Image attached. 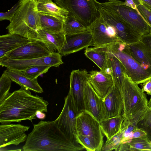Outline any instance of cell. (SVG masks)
Returning <instances> with one entry per match:
<instances>
[{
  "label": "cell",
  "instance_id": "42",
  "mask_svg": "<svg viewBox=\"0 0 151 151\" xmlns=\"http://www.w3.org/2000/svg\"><path fill=\"white\" fill-rule=\"evenodd\" d=\"M36 116L39 119H43L45 118L46 115L43 112L38 111L37 112Z\"/></svg>",
  "mask_w": 151,
  "mask_h": 151
},
{
  "label": "cell",
  "instance_id": "36",
  "mask_svg": "<svg viewBox=\"0 0 151 151\" xmlns=\"http://www.w3.org/2000/svg\"><path fill=\"white\" fill-rule=\"evenodd\" d=\"M137 127L142 129L151 141V109L148 108L143 117L139 122Z\"/></svg>",
  "mask_w": 151,
  "mask_h": 151
},
{
  "label": "cell",
  "instance_id": "35",
  "mask_svg": "<svg viewBox=\"0 0 151 151\" xmlns=\"http://www.w3.org/2000/svg\"><path fill=\"white\" fill-rule=\"evenodd\" d=\"M76 139L78 143L86 150L100 151L96 142L91 138L81 135L77 134Z\"/></svg>",
  "mask_w": 151,
  "mask_h": 151
},
{
  "label": "cell",
  "instance_id": "45",
  "mask_svg": "<svg viewBox=\"0 0 151 151\" xmlns=\"http://www.w3.org/2000/svg\"><path fill=\"white\" fill-rule=\"evenodd\" d=\"M109 1H116V0H108Z\"/></svg>",
  "mask_w": 151,
  "mask_h": 151
},
{
  "label": "cell",
  "instance_id": "17",
  "mask_svg": "<svg viewBox=\"0 0 151 151\" xmlns=\"http://www.w3.org/2000/svg\"><path fill=\"white\" fill-rule=\"evenodd\" d=\"M92 35L88 30L81 33L65 35L64 44L58 52L62 56H65L92 46Z\"/></svg>",
  "mask_w": 151,
  "mask_h": 151
},
{
  "label": "cell",
  "instance_id": "2",
  "mask_svg": "<svg viewBox=\"0 0 151 151\" xmlns=\"http://www.w3.org/2000/svg\"><path fill=\"white\" fill-rule=\"evenodd\" d=\"M22 149L24 151H77L85 149L71 142L58 128L55 120L40 121L34 124Z\"/></svg>",
  "mask_w": 151,
  "mask_h": 151
},
{
  "label": "cell",
  "instance_id": "39",
  "mask_svg": "<svg viewBox=\"0 0 151 151\" xmlns=\"http://www.w3.org/2000/svg\"><path fill=\"white\" fill-rule=\"evenodd\" d=\"M140 84L142 91L151 96V78Z\"/></svg>",
  "mask_w": 151,
  "mask_h": 151
},
{
  "label": "cell",
  "instance_id": "31",
  "mask_svg": "<svg viewBox=\"0 0 151 151\" xmlns=\"http://www.w3.org/2000/svg\"><path fill=\"white\" fill-rule=\"evenodd\" d=\"M50 67V66L47 65H38L29 67L22 70H15L23 75L34 80L37 78L40 75L46 73Z\"/></svg>",
  "mask_w": 151,
  "mask_h": 151
},
{
  "label": "cell",
  "instance_id": "44",
  "mask_svg": "<svg viewBox=\"0 0 151 151\" xmlns=\"http://www.w3.org/2000/svg\"><path fill=\"white\" fill-rule=\"evenodd\" d=\"M147 106L148 107L151 109V97L150 99L148 101L147 104Z\"/></svg>",
  "mask_w": 151,
  "mask_h": 151
},
{
  "label": "cell",
  "instance_id": "41",
  "mask_svg": "<svg viewBox=\"0 0 151 151\" xmlns=\"http://www.w3.org/2000/svg\"><path fill=\"white\" fill-rule=\"evenodd\" d=\"M122 4L139 12L137 8V5L133 0H125V1L123 2Z\"/></svg>",
  "mask_w": 151,
  "mask_h": 151
},
{
  "label": "cell",
  "instance_id": "10",
  "mask_svg": "<svg viewBox=\"0 0 151 151\" xmlns=\"http://www.w3.org/2000/svg\"><path fill=\"white\" fill-rule=\"evenodd\" d=\"M92 37V46H100L122 42L117 37L114 28L100 14L87 27Z\"/></svg>",
  "mask_w": 151,
  "mask_h": 151
},
{
  "label": "cell",
  "instance_id": "38",
  "mask_svg": "<svg viewBox=\"0 0 151 151\" xmlns=\"http://www.w3.org/2000/svg\"><path fill=\"white\" fill-rule=\"evenodd\" d=\"M146 135V133L143 129L137 127L131 133L126 140L123 142L131 139L141 137Z\"/></svg>",
  "mask_w": 151,
  "mask_h": 151
},
{
  "label": "cell",
  "instance_id": "6",
  "mask_svg": "<svg viewBox=\"0 0 151 151\" xmlns=\"http://www.w3.org/2000/svg\"><path fill=\"white\" fill-rule=\"evenodd\" d=\"M125 44L118 42L107 45L108 52L119 59L133 82L138 85L142 83L151 78V70L144 68L132 57Z\"/></svg>",
  "mask_w": 151,
  "mask_h": 151
},
{
  "label": "cell",
  "instance_id": "8",
  "mask_svg": "<svg viewBox=\"0 0 151 151\" xmlns=\"http://www.w3.org/2000/svg\"><path fill=\"white\" fill-rule=\"evenodd\" d=\"M78 115L72 96L69 92L65 99L63 109L55 121L59 129L70 141L76 144H79L76 139V118Z\"/></svg>",
  "mask_w": 151,
  "mask_h": 151
},
{
  "label": "cell",
  "instance_id": "15",
  "mask_svg": "<svg viewBox=\"0 0 151 151\" xmlns=\"http://www.w3.org/2000/svg\"><path fill=\"white\" fill-rule=\"evenodd\" d=\"M30 127L20 124L0 125V148L11 145L17 146L27 140L25 133Z\"/></svg>",
  "mask_w": 151,
  "mask_h": 151
},
{
  "label": "cell",
  "instance_id": "5",
  "mask_svg": "<svg viewBox=\"0 0 151 151\" xmlns=\"http://www.w3.org/2000/svg\"><path fill=\"white\" fill-rule=\"evenodd\" d=\"M58 6L67 10L69 15L88 27L100 15L101 3L96 0H55Z\"/></svg>",
  "mask_w": 151,
  "mask_h": 151
},
{
  "label": "cell",
  "instance_id": "7",
  "mask_svg": "<svg viewBox=\"0 0 151 151\" xmlns=\"http://www.w3.org/2000/svg\"><path fill=\"white\" fill-rule=\"evenodd\" d=\"M119 0L101 3L102 7L126 22L142 35L150 34V27L139 12Z\"/></svg>",
  "mask_w": 151,
  "mask_h": 151
},
{
  "label": "cell",
  "instance_id": "21",
  "mask_svg": "<svg viewBox=\"0 0 151 151\" xmlns=\"http://www.w3.org/2000/svg\"><path fill=\"white\" fill-rule=\"evenodd\" d=\"M65 35L64 32L51 33L42 29L37 32L34 40L42 42L51 53L58 52L62 48L65 41Z\"/></svg>",
  "mask_w": 151,
  "mask_h": 151
},
{
  "label": "cell",
  "instance_id": "14",
  "mask_svg": "<svg viewBox=\"0 0 151 151\" xmlns=\"http://www.w3.org/2000/svg\"><path fill=\"white\" fill-rule=\"evenodd\" d=\"M52 53L42 42L32 40L6 54L0 58V60L30 59L48 56Z\"/></svg>",
  "mask_w": 151,
  "mask_h": 151
},
{
  "label": "cell",
  "instance_id": "11",
  "mask_svg": "<svg viewBox=\"0 0 151 151\" xmlns=\"http://www.w3.org/2000/svg\"><path fill=\"white\" fill-rule=\"evenodd\" d=\"M77 134L87 137L94 140L101 151L104 145V136L100 123L91 114L84 110L76 118Z\"/></svg>",
  "mask_w": 151,
  "mask_h": 151
},
{
  "label": "cell",
  "instance_id": "18",
  "mask_svg": "<svg viewBox=\"0 0 151 151\" xmlns=\"http://www.w3.org/2000/svg\"><path fill=\"white\" fill-rule=\"evenodd\" d=\"M106 119L122 115L123 102L120 89L114 84L104 98Z\"/></svg>",
  "mask_w": 151,
  "mask_h": 151
},
{
  "label": "cell",
  "instance_id": "29",
  "mask_svg": "<svg viewBox=\"0 0 151 151\" xmlns=\"http://www.w3.org/2000/svg\"><path fill=\"white\" fill-rule=\"evenodd\" d=\"M40 29L51 33L63 32L64 22L55 17L39 13Z\"/></svg>",
  "mask_w": 151,
  "mask_h": 151
},
{
  "label": "cell",
  "instance_id": "32",
  "mask_svg": "<svg viewBox=\"0 0 151 151\" xmlns=\"http://www.w3.org/2000/svg\"><path fill=\"white\" fill-rule=\"evenodd\" d=\"M12 81L9 76L4 72L0 78V104L9 94Z\"/></svg>",
  "mask_w": 151,
  "mask_h": 151
},
{
  "label": "cell",
  "instance_id": "22",
  "mask_svg": "<svg viewBox=\"0 0 151 151\" xmlns=\"http://www.w3.org/2000/svg\"><path fill=\"white\" fill-rule=\"evenodd\" d=\"M31 40L19 35L8 33L0 36V58Z\"/></svg>",
  "mask_w": 151,
  "mask_h": 151
},
{
  "label": "cell",
  "instance_id": "3",
  "mask_svg": "<svg viewBox=\"0 0 151 151\" xmlns=\"http://www.w3.org/2000/svg\"><path fill=\"white\" fill-rule=\"evenodd\" d=\"M123 102L122 126L138 124L148 109V101L145 93L125 73L121 90Z\"/></svg>",
  "mask_w": 151,
  "mask_h": 151
},
{
  "label": "cell",
  "instance_id": "9",
  "mask_svg": "<svg viewBox=\"0 0 151 151\" xmlns=\"http://www.w3.org/2000/svg\"><path fill=\"white\" fill-rule=\"evenodd\" d=\"M99 11L104 19L114 28L117 37L122 42L129 44L140 40L143 35L130 24L102 6Z\"/></svg>",
  "mask_w": 151,
  "mask_h": 151
},
{
  "label": "cell",
  "instance_id": "4",
  "mask_svg": "<svg viewBox=\"0 0 151 151\" xmlns=\"http://www.w3.org/2000/svg\"><path fill=\"white\" fill-rule=\"evenodd\" d=\"M19 1V5L6 29L9 33L17 34L34 40L41 29L37 0Z\"/></svg>",
  "mask_w": 151,
  "mask_h": 151
},
{
  "label": "cell",
  "instance_id": "19",
  "mask_svg": "<svg viewBox=\"0 0 151 151\" xmlns=\"http://www.w3.org/2000/svg\"><path fill=\"white\" fill-rule=\"evenodd\" d=\"M88 81L98 95L103 98L114 84L111 75L101 71H91L88 74Z\"/></svg>",
  "mask_w": 151,
  "mask_h": 151
},
{
  "label": "cell",
  "instance_id": "24",
  "mask_svg": "<svg viewBox=\"0 0 151 151\" xmlns=\"http://www.w3.org/2000/svg\"><path fill=\"white\" fill-rule=\"evenodd\" d=\"M37 9L40 14L52 16L64 22L69 14L67 10L58 6L52 0H37Z\"/></svg>",
  "mask_w": 151,
  "mask_h": 151
},
{
  "label": "cell",
  "instance_id": "43",
  "mask_svg": "<svg viewBox=\"0 0 151 151\" xmlns=\"http://www.w3.org/2000/svg\"><path fill=\"white\" fill-rule=\"evenodd\" d=\"M151 6V0H139Z\"/></svg>",
  "mask_w": 151,
  "mask_h": 151
},
{
  "label": "cell",
  "instance_id": "13",
  "mask_svg": "<svg viewBox=\"0 0 151 151\" xmlns=\"http://www.w3.org/2000/svg\"><path fill=\"white\" fill-rule=\"evenodd\" d=\"M88 74L86 69L73 70L70 76V87L69 92L72 96L74 104L78 114L84 110V95Z\"/></svg>",
  "mask_w": 151,
  "mask_h": 151
},
{
  "label": "cell",
  "instance_id": "28",
  "mask_svg": "<svg viewBox=\"0 0 151 151\" xmlns=\"http://www.w3.org/2000/svg\"><path fill=\"white\" fill-rule=\"evenodd\" d=\"M108 65L111 70V75L114 84L121 91L124 74L126 73L125 69L121 62L116 57L108 52Z\"/></svg>",
  "mask_w": 151,
  "mask_h": 151
},
{
  "label": "cell",
  "instance_id": "23",
  "mask_svg": "<svg viewBox=\"0 0 151 151\" xmlns=\"http://www.w3.org/2000/svg\"><path fill=\"white\" fill-rule=\"evenodd\" d=\"M84 54L97 65L100 71L105 72L109 68L107 45L88 47L85 50Z\"/></svg>",
  "mask_w": 151,
  "mask_h": 151
},
{
  "label": "cell",
  "instance_id": "1",
  "mask_svg": "<svg viewBox=\"0 0 151 151\" xmlns=\"http://www.w3.org/2000/svg\"><path fill=\"white\" fill-rule=\"evenodd\" d=\"M48 102L42 97L32 94L22 87L10 93L0 104V122L8 124L36 119L38 111L47 112Z\"/></svg>",
  "mask_w": 151,
  "mask_h": 151
},
{
  "label": "cell",
  "instance_id": "37",
  "mask_svg": "<svg viewBox=\"0 0 151 151\" xmlns=\"http://www.w3.org/2000/svg\"><path fill=\"white\" fill-rule=\"evenodd\" d=\"M19 1L14 5L11 9L7 12L0 13V21H2L4 20H7L10 22L15 12L16 9L19 5Z\"/></svg>",
  "mask_w": 151,
  "mask_h": 151
},
{
  "label": "cell",
  "instance_id": "30",
  "mask_svg": "<svg viewBox=\"0 0 151 151\" xmlns=\"http://www.w3.org/2000/svg\"><path fill=\"white\" fill-rule=\"evenodd\" d=\"M63 31L65 35H71L82 33L88 31L84 26L68 15L64 22Z\"/></svg>",
  "mask_w": 151,
  "mask_h": 151
},
{
  "label": "cell",
  "instance_id": "25",
  "mask_svg": "<svg viewBox=\"0 0 151 151\" xmlns=\"http://www.w3.org/2000/svg\"><path fill=\"white\" fill-rule=\"evenodd\" d=\"M12 81L19 85L21 87L35 92L41 93L43 90L39 84L37 78L32 79L20 73L15 70L7 68L4 72Z\"/></svg>",
  "mask_w": 151,
  "mask_h": 151
},
{
  "label": "cell",
  "instance_id": "27",
  "mask_svg": "<svg viewBox=\"0 0 151 151\" xmlns=\"http://www.w3.org/2000/svg\"><path fill=\"white\" fill-rule=\"evenodd\" d=\"M117 151H151V141L147 135L121 143Z\"/></svg>",
  "mask_w": 151,
  "mask_h": 151
},
{
  "label": "cell",
  "instance_id": "12",
  "mask_svg": "<svg viewBox=\"0 0 151 151\" xmlns=\"http://www.w3.org/2000/svg\"><path fill=\"white\" fill-rule=\"evenodd\" d=\"M62 55L58 52L42 57L27 59H6L0 60V65L10 69L21 70L38 65H47L58 67L63 63Z\"/></svg>",
  "mask_w": 151,
  "mask_h": 151
},
{
  "label": "cell",
  "instance_id": "33",
  "mask_svg": "<svg viewBox=\"0 0 151 151\" xmlns=\"http://www.w3.org/2000/svg\"><path fill=\"white\" fill-rule=\"evenodd\" d=\"M123 137V131L121 129L120 130L109 140L106 141L105 143L104 144L101 150L111 151L114 150L117 151L121 143Z\"/></svg>",
  "mask_w": 151,
  "mask_h": 151
},
{
  "label": "cell",
  "instance_id": "16",
  "mask_svg": "<svg viewBox=\"0 0 151 151\" xmlns=\"http://www.w3.org/2000/svg\"><path fill=\"white\" fill-rule=\"evenodd\" d=\"M84 110L91 114L99 122L106 119V110L104 98L96 93L87 81L84 95Z\"/></svg>",
  "mask_w": 151,
  "mask_h": 151
},
{
  "label": "cell",
  "instance_id": "40",
  "mask_svg": "<svg viewBox=\"0 0 151 151\" xmlns=\"http://www.w3.org/2000/svg\"><path fill=\"white\" fill-rule=\"evenodd\" d=\"M140 40L144 42L149 48L151 51V35L147 34L143 35Z\"/></svg>",
  "mask_w": 151,
  "mask_h": 151
},
{
  "label": "cell",
  "instance_id": "20",
  "mask_svg": "<svg viewBox=\"0 0 151 151\" xmlns=\"http://www.w3.org/2000/svg\"><path fill=\"white\" fill-rule=\"evenodd\" d=\"M125 46L132 58L144 68L151 70V51L146 44L140 40Z\"/></svg>",
  "mask_w": 151,
  "mask_h": 151
},
{
  "label": "cell",
  "instance_id": "34",
  "mask_svg": "<svg viewBox=\"0 0 151 151\" xmlns=\"http://www.w3.org/2000/svg\"><path fill=\"white\" fill-rule=\"evenodd\" d=\"M144 19L149 25L151 35V6L139 0H133Z\"/></svg>",
  "mask_w": 151,
  "mask_h": 151
},
{
  "label": "cell",
  "instance_id": "26",
  "mask_svg": "<svg viewBox=\"0 0 151 151\" xmlns=\"http://www.w3.org/2000/svg\"><path fill=\"white\" fill-rule=\"evenodd\" d=\"M124 118L123 115L105 119L100 123L101 130L106 137V140H109L121 130Z\"/></svg>",
  "mask_w": 151,
  "mask_h": 151
}]
</instances>
